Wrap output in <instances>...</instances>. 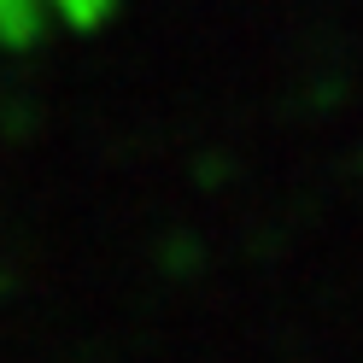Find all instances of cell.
<instances>
[{
  "mask_svg": "<svg viewBox=\"0 0 363 363\" xmlns=\"http://www.w3.org/2000/svg\"><path fill=\"white\" fill-rule=\"evenodd\" d=\"M53 24L48 0H0V48H35Z\"/></svg>",
  "mask_w": 363,
  "mask_h": 363,
  "instance_id": "1",
  "label": "cell"
},
{
  "mask_svg": "<svg viewBox=\"0 0 363 363\" xmlns=\"http://www.w3.org/2000/svg\"><path fill=\"white\" fill-rule=\"evenodd\" d=\"M59 24H71V30H100L106 18H111V0H48Z\"/></svg>",
  "mask_w": 363,
  "mask_h": 363,
  "instance_id": "2",
  "label": "cell"
}]
</instances>
